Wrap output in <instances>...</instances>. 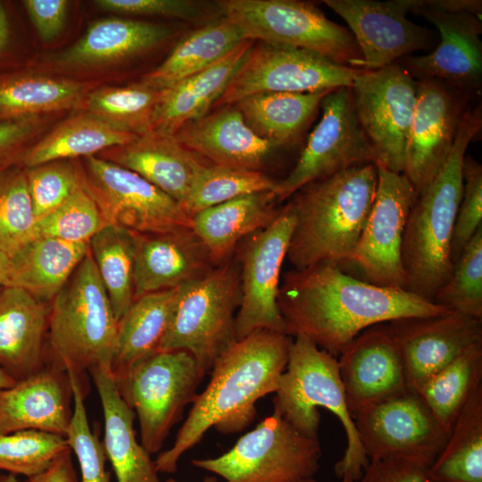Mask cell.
Instances as JSON below:
<instances>
[{
	"label": "cell",
	"mask_w": 482,
	"mask_h": 482,
	"mask_svg": "<svg viewBox=\"0 0 482 482\" xmlns=\"http://www.w3.org/2000/svg\"><path fill=\"white\" fill-rule=\"evenodd\" d=\"M362 70L293 46L258 41L214 106L257 93H314L351 87Z\"/></svg>",
	"instance_id": "13"
},
{
	"label": "cell",
	"mask_w": 482,
	"mask_h": 482,
	"mask_svg": "<svg viewBox=\"0 0 482 482\" xmlns=\"http://www.w3.org/2000/svg\"><path fill=\"white\" fill-rule=\"evenodd\" d=\"M274 191L241 195L202 210L191 217V229L219 265L244 237L265 228L280 208Z\"/></svg>",
	"instance_id": "31"
},
{
	"label": "cell",
	"mask_w": 482,
	"mask_h": 482,
	"mask_svg": "<svg viewBox=\"0 0 482 482\" xmlns=\"http://www.w3.org/2000/svg\"><path fill=\"white\" fill-rule=\"evenodd\" d=\"M353 420L369 461L401 459L428 468L449 435L412 391L367 406Z\"/></svg>",
	"instance_id": "16"
},
{
	"label": "cell",
	"mask_w": 482,
	"mask_h": 482,
	"mask_svg": "<svg viewBox=\"0 0 482 482\" xmlns=\"http://www.w3.org/2000/svg\"><path fill=\"white\" fill-rule=\"evenodd\" d=\"M176 31L164 24L122 17L93 22L71 46L49 57L59 71H82L118 64L162 45Z\"/></svg>",
	"instance_id": "23"
},
{
	"label": "cell",
	"mask_w": 482,
	"mask_h": 482,
	"mask_svg": "<svg viewBox=\"0 0 482 482\" xmlns=\"http://www.w3.org/2000/svg\"><path fill=\"white\" fill-rule=\"evenodd\" d=\"M339 15L362 55V71L387 66L436 42L434 31L411 21L409 0H324Z\"/></svg>",
	"instance_id": "19"
},
{
	"label": "cell",
	"mask_w": 482,
	"mask_h": 482,
	"mask_svg": "<svg viewBox=\"0 0 482 482\" xmlns=\"http://www.w3.org/2000/svg\"><path fill=\"white\" fill-rule=\"evenodd\" d=\"M428 468L406 460L370 461L355 480L339 482H424Z\"/></svg>",
	"instance_id": "53"
},
{
	"label": "cell",
	"mask_w": 482,
	"mask_h": 482,
	"mask_svg": "<svg viewBox=\"0 0 482 482\" xmlns=\"http://www.w3.org/2000/svg\"><path fill=\"white\" fill-rule=\"evenodd\" d=\"M253 43L245 40L211 67L162 89L152 131L174 136L185 124L207 114L245 61Z\"/></svg>",
	"instance_id": "30"
},
{
	"label": "cell",
	"mask_w": 482,
	"mask_h": 482,
	"mask_svg": "<svg viewBox=\"0 0 482 482\" xmlns=\"http://www.w3.org/2000/svg\"><path fill=\"white\" fill-rule=\"evenodd\" d=\"M204 376L188 352L170 350L154 353L115 378L122 398L137 416L140 443L149 453L162 449Z\"/></svg>",
	"instance_id": "10"
},
{
	"label": "cell",
	"mask_w": 482,
	"mask_h": 482,
	"mask_svg": "<svg viewBox=\"0 0 482 482\" xmlns=\"http://www.w3.org/2000/svg\"><path fill=\"white\" fill-rule=\"evenodd\" d=\"M165 482H179L173 478H169ZM202 482H219L215 477L208 476L204 478Z\"/></svg>",
	"instance_id": "60"
},
{
	"label": "cell",
	"mask_w": 482,
	"mask_h": 482,
	"mask_svg": "<svg viewBox=\"0 0 482 482\" xmlns=\"http://www.w3.org/2000/svg\"><path fill=\"white\" fill-rule=\"evenodd\" d=\"M78 161L83 188L105 224L143 234L191 228L184 208L136 172L96 155Z\"/></svg>",
	"instance_id": "11"
},
{
	"label": "cell",
	"mask_w": 482,
	"mask_h": 482,
	"mask_svg": "<svg viewBox=\"0 0 482 482\" xmlns=\"http://www.w3.org/2000/svg\"><path fill=\"white\" fill-rule=\"evenodd\" d=\"M297 482H318V481L314 478H304V479L299 480Z\"/></svg>",
	"instance_id": "61"
},
{
	"label": "cell",
	"mask_w": 482,
	"mask_h": 482,
	"mask_svg": "<svg viewBox=\"0 0 482 482\" xmlns=\"http://www.w3.org/2000/svg\"><path fill=\"white\" fill-rule=\"evenodd\" d=\"M138 137L117 130L86 111L62 120L35 141L25 153L24 168L58 160H78L96 156Z\"/></svg>",
	"instance_id": "37"
},
{
	"label": "cell",
	"mask_w": 482,
	"mask_h": 482,
	"mask_svg": "<svg viewBox=\"0 0 482 482\" xmlns=\"http://www.w3.org/2000/svg\"><path fill=\"white\" fill-rule=\"evenodd\" d=\"M71 398L66 371L44 367L0 390V434L32 429L66 436Z\"/></svg>",
	"instance_id": "25"
},
{
	"label": "cell",
	"mask_w": 482,
	"mask_h": 482,
	"mask_svg": "<svg viewBox=\"0 0 482 482\" xmlns=\"http://www.w3.org/2000/svg\"><path fill=\"white\" fill-rule=\"evenodd\" d=\"M337 358L353 419L367 406L410 391L399 352L382 323L360 333Z\"/></svg>",
	"instance_id": "22"
},
{
	"label": "cell",
	"mask_w": 482,
	"mask_h": 482,
	"mask_svg": "<svg viewBox=\"0 0 482 482\" xmlns=\"http://www.w3.org/2000/svg\"><path fill=\"white\" fill-rule=\"evenodd\" d=\"M0 482H28V481L20 480L19 478H17L16 475L9 473L7 475L1 476Z\"/></svg>",
	"instance_id": "59"
},
{
	"label": "cell",
	"mask_w": 482,
	"mask_h": 482,
	"mask_svg": "<svg viewBox=\"0 0 482 482\" xmlns=\"http://www.w3.org/2000/svg\"><path fill=\"white\" fill-rule=\"evenodd\" d=\"M426 476L431 482H482V385L463 406Z\"/></svg>",
	"instance_id": "38"
},
{
	"label": "cell",
	"mask_w": 482,
	"mask_h": 482,
	"mask_svg": "<svg viewBox=\"0 0 482 482\" xmlns=\"http://www.w3.org/2000/svg\"><path fill=\"white\" fill-rule=\"evenodd\" d=\"M88 249L119 321L134 301L136 232L105 224L89 240Z\"/></svg>",
	"instance_id": "40"
},
{
	"label": "cell",
	"mask_w": 482,
	"mask_h": 482,
	"mask_svg": "<svg viewBox=\"0 0 482 482\" xmlns=\"http://www.w3.org/2000/svg\"><path fill=\"white\" fill-rule=\"evenodd\" d=\"M96 156L136 172L182 207L195 179L207 164L174 136L153 131Z\"/></svg>",
	"instance_id": "27"
},
{
	"label": "cell",
	"mask_w": 482,
	"mask_h": 482,
	"mask_svg": "<svg viewBox=\"0 0 482 482\" xmlns=\"http://www.w3.org/2000/svg\"><path fill=\"white\" fill-rule=\"evenodd\" d=\"M320 458L319 438L303 435L274 409L228 452L192 464L224 482H297L314 478Z\"/></svg>",
	"instance_id": "9"
},
{
	"label": "cell",
	"mask_w": 482,
	"mask_h": 482,
	"mask_svg": "<svg viewBox=\"0 0 482 482\" xmlns=\"http://www.w3.org/2000/svg\"><path fill=\"white\" fill-rule=\"evenodd\" d=\"M28 482H79L71 459V449L67 450L40 473L30 477Z\"/></svg>",
	"instance_id": "54"
},
{
	"label": "cell",
	"mask_w": 482,
	"mask_h": 482,
	"mask_svg": "<svg viewBox=\"0 0 482 482\" xmlns=\"http://www.w3.org/2000/svg\"><path fill=\"white\" fill-rule=\"evenodd\" d=\"M331 91L257 93L233 104L257 136L279 148L298 138Z\"/></svg>",
	"instance_id": "36"
},
{
	"label": "cell",
	"mask_w": 482,
	"mask_h": 482,
	"mask_svg": "<svg viewBox=\"0 0 482 482\" xmlns=\"http://www.w3.org/2000/svg\"><path fill=\"white\" fill-rule=\"evenodd\" d=\"M295 223V211L288 202L272 222L250 235L242 248L240 302L235 320L237 340L259 329L286 334L278 295L280 270Z\"/></svg>",
	"instance_id": "14"
},
{
	"label": "cell",
	"mask_w": 482,
	"mask_h": 482,
	"mask_svg": "<svg viewBox=\"0 0 482 482\" xmlns=\"http://www.w3.org/2000/svg\"><path fill=\"white\" fill-rule=\"evenodd\" d=\"M174 137L184 147L213 164L247 170H261L278 149L249 128L234 104L218 107L185 124Z\"/></svg>",
	"instance_id": "26"
},
{
	"label": "cell",
	"mask_w": 482,
	"mask_h": 482,
	"mask_svg": "<svg viewBox=\"0 0 482 482\" xmlns=\"http://www.w3.org/2000/svg\"><path fill=\"white\" fill-rule=\"evenodd\" d=\"M292 339L285 333L259 329L233 343L211 370L206 388L197 394L172 446L154 460L160 473L178 470L181 456L215 428L226 435L248 427L256 402L278 387Z\"/></svg>",
	"instance_id": "2"
},
{
	"label": "cell",
	"mask_w": 482,
	"mask_h": 482,
	"mask_svg": "<svg viewBox=\"0 0 482 482\" xmlns=\"http://www.w3.org/2000/svg\"><path fill=\"white\" fill-rule=\"evenodd\" d=\"M382 324L399 352L407 387L412 392L466 348L482 341V320L453 311Z\"/></svg>",
	"instance_id": "20"
},
{
	"label": "cell",
	"mask_w": 482,
	"mask_h": 482,
	"mask_svg": "<svg viewBox=\"0 0 482 482\" xmlns=\"http://www.w3.org/2000/svg\"><path fill=\"white\" fill-rule=\"evenodd\" d=\"M176 288L144 295L119 320L110 370L120 378L139 362L159 352L167 330Z\"/></svg>",
	"instance_id": "34"
},
{
	"label": "cell",
	"mask_w": 482,
	"mask_h": 482,
	"mask_svg": "<svg viewBox=\"0 0 482 482\" xmlns=\"http://www.w3.org/2000/svg\"><path fill=\"white\" fill-rule=\"evenodd\" d=\"M22 3L43 42L49 43L59 37L67 20V0H25Z\"/></svg>",
	"instance_id": "52"
},
{
	"label": "cell",
	"mask_w": 482,
	"mask_h": 482,
	"mask_svg": "<svg viewBox=\"0 0 482 482\" xmlns=\"http://www.w3.org/2000/svg\"><path fill=\"white\" fill-rule=\"evenodd\" d=\"M463 187L451 242V257L456 262L466 245L482 226V166L465 156L462 167Z\"/></svg>",
	"instance_id": "49"
},
{
	"label": "cell",
	"mask_w": 482,
	"mask_h": 482,
	"mask_svg": "<svg viewBox=\"0 0 482 482\" xmlns=\"http://www.w3.org/2000/svg\"><path fill=\"white\" fill-rule=\"evenodd\" d=\"M24 169L37 220L54 211L83 187L78 160H58Z\"/></svg>",
	"instance_id": "48"
},
{
	"label": "cell",
	"mask_w": 482,
	"mask_h": 482,
	"mask_svg": "<svg viewBox=\"0 0 482 482\" xmlns=\"http://www.w3.org/2000/svg\"><path fill=\"white\" fill-rule=\"evenodd\" d=\"M221 18L245 39L311 51L341 65L362 70V55L348 29L313 4L298 0H220Z\"/></svg>",
	"instance_id": "8"
},
{
	"label": "cell",
	"mask_w": 482,
	"mask_h": 482,
	"mask_svg": "<svg viewBox=\"0 0 482 482\" xmlns=\"http://www.w3.org/2000/svg\"><path fill=\"white\" fill-rule=\"evenodd\" d=\"M74 403L66 433L68 444L74 452L80 471V482H110L105 468L106 455L98 434L92 431L85 403L81 376L71 369L65 370Z\"/></svg>",
	"instance_id": "46"
},
{
	"label": "cell",
	"mask_w": 482,
	"mask_h": 482,
	"mask_svg": "<svg viewBox=\"0 0 482 482\" xmlns=\"http://www.w3.org/2000/svg\"><path fill=\"white\" fill-rule=\"evenodd\" d=\"M239 302L240 273L234 262L216 265L179 286L159 351L188 352L205 375L237 341L235 320Z\"/></svg>",
	"instance_id": "7"
},
{
	"label": "cell",
	"mask_w": 482,
	"mask_h": 482,
	"mask_svg": "<svg viewBox=\"0 0 482 482\" xmlns=\"http://www.w3.org/2000/svg\"><path fill=\"white\" fill-rule=\"evenodd\" d=\"M424 482H431V481H430V480H428V478H426V479H425V481H424Z\"/></svg>",
	"instance_id": "62"
},
{
	"label": "cell",
	"mask_w": 482,
	"mask_h": 482,
	"mask_svg": "<svg viewBox=\"0 0 482 482\" xmlns=\"http://www.w3.org/2000/svg\"><path fill=\"white\" fill-rule=\"evenodd\" d=\"M482 385V341L466 348L414 392L448 434L474 391Z\"/></svg>",
	"instance_id": "39"
},
{
	"label": "cell",
	"mask_w": 482,
	"mask_h": 482,
	"mask_svg": "<svg viewBox=\"0 0 482 482\" xmlns=\"http://www.w3.org/2000/svg\"><path fill=\"white\" fill-rule=\"evenodd\" d=\"M481 127V105H470L445 162L417 195L407 218L402 245L405 290L431 302L453 271L451 242L462 195L463 162Z\"/></svg>",
	"instance_id": "4"
},
{
	"label": "cell",
	"mask_w": 482,
	"mask_h": 482,
	"mask_svg": "<svg viewBox=\"0 0 482 482\" xmlns=\"http://www.w3.org/2000/svg\"><path fill=\"white\" fill-rule=\"evenodd\" d=\"M88 250L87 243L34 238L11 257L4 287H20L44 303L52 302Z\"/></svg>",
	"instance_id": "32"
},
{
	"label": "cell",
	"mask_w": 482,
	"mask_h": 482,
	"mask_svg": "<svg viewBox=\"0 0 482 482\" xmlns=\"http://www.w3.org/2000/svg\"><path fill=\"white\" fill-rule=\"evenodd\" d=\"M104 415L103 446L117 482H162L154 460L137 439L135 413L122 398L109 367L90 370Z\"/></svg>",
	"instance_id": "29"
},
{
	"label": "cell",
	"mask_w": 482,
	"mask_h": 482,
	"mask_svg": "<svg viewBox=\"0 0 482 482\" xmlns=\"http://www.w3.org/2000/svg\"><path fill=\"white\" fill-rule=\"evenodd\" d=\"M278 305L287 336H304L336 358L372 326L450 312L404 289L361 280L331 262L287 272Z\"/></svg>",
	"instance_id": "1"
},
{
	"label": "cell",
	"mask_w": 482,
	"mask_h": 482,
	"mask_svg": "<svg viewBox=\"0 0 482 482\" xmlns=\"http://www.w3.org/2000/svg\"><path fill=\"white\" fill-rule=\"evenodd\" d=\"M105 225L93 197L82 187L47 215L37 220L35 237L87 243Z\"/></svg>",
	"instance_id": "47"
},
{
	"label": "cell",
	"mask_w": 482,
	"mask_h": 482,
	"mask_svg": "<svg viewBox=\"0 0 482 482\" xmlns=\"http://www.w3.org/2000/svg\"><path fill=\"white\" fill-rule=\"evenodd\" d=\"M375 164L378 183L374 203L350 263L359 268L370 284L405 290L402 245L417 194L403 173Z\"/></svg>",
	"instance_id": "17"
},
{
	"label": "cell",
	"mask_w": 482,
	"mask_h": 482,
	"mask_svg": "<svg viewBox=\"0 0 482 482\" xmlns=\"http://www.w3.org/2000/svg\"><path fill=\"white\" fill-rule=\"evenodd\" d=\"M36 221L25 169L16 165L0 175V248L12 257L34 239Z\"/></svg>",
	"instance_id": "43"
},
{
	"label": "cell",
	"mask_w": 482,
	"mask_h": 482,
	"mask_svg": "<svg viewBox=\"0 0 482 482\" xmlns=\"http://www.w3.org/2000/svg\"><path fill=\"white\" fill-rule=\"evenodd\" d=\"M410 12L430 21L437 29L440 41L429 54L404 56L396 62L416 80L437 79L457 88L478 91L482 78L481 18L421 7H412Z\"/></svg>",
	"instance_id": "21"
},
{
	"label": "cell",
	"mask_w": 482,
	"mask_h": 482,
	"mask_svg": "<svg viewBox=\"0 0 482 482\" xmlns=\"http://www.w3.org/2000/svg\"><path fill=\"white\" fill-rule=\"evenodd\" d=\"M291 341L287 367L273 400L274 409L303 435L318 437V407L331 411L345 429L347 445L334 471L340 480L358 479L369 463L340 378L337 358L320 349L308 337Z\"/></svg>",
	"instance_id": "5"
},
{
	"label": "cell",
	"mask_w": 482,
	"mask_h": 482,
	"mask_svg": "<svg viewBox=\"0 0 482 482\" xmlns=\"http://www.w3.org/2000/svg\"><path fill=\"white\" fill-rule=\"evenodd\" d=\"M71 449L66 436L39 430L0 434V470L27 478Z\"/></svg>",
	"instance_id": "45"
},
{
	"label": "cell",
	"mask_w": 482,
	"mask_h": 482,
	"mask_svg": "<svg viewBox=\"0 0 482 482\" xmlns=\"http://www.w3.org/2000/svg\"><path fill=\"white\" fill-rule=\"evenodd\" d=\"M321 118L309 136L296 164L278 181L274 193L283 201L309 183L353 165L376 163L375 153L357 120L351 87H339L321 100Z\"/></svg>",
	"instance_id": "15"
},
{
	"label": "cell",
	"mask_w": 482,
	"mask_h": 482,
	"mask_svg": "<svg viewBox=\"0 0 482 482\" xmlns=\"http://www.w3.org/2000/svg\"><path fill=\"white\" fill-rule=\"evenodd\" d=\"M9 38V21L4 5L0 3V51L6 46Z\"/></svg>",
	"instance_id": "56"
},
{
	"label": "cell",
	"mask_w": 482,
	"mask_h": 482,
	"mask_svg": "<svg viewBox=\"0 0 482 482\" xmlns=\"http://www.w3.org/2000/svg\"><path fill=\"white\" fill-rule=\"evenodd\" d=\"M410 9L421 7L445 12H467L479 18L482 15L481 0H409Z\"/></svg>",
	"instance_id": "55"
},
{
	"label": "cell",
	"mask_w": 482,
	"mask_h": 482,
	"mask_svg": "<svg viewBox=\"0 0 482 482\" xmlns=\"http://www.w3.org/2000/svg\"><path fill=\"white\" fill-rule=\"evenodd\" d=\"M96 6L106 12L129 16H160L192 22L215 21L213 13L220 15L218 7L193 0H96Z\"/></svg>",
	"instance_id": "50"
},
{
	"label": "cell",
	"mask_w": 482,
	"mask_h": 482,
	"mask_svg": "<svg viewBox=\"0 0 482 482\" xmlns=\"http://www.w3.org/2000/svg\"><path fill=\"white\" fill-rule=\"evenodd\" d=\"M51 303L47 333L54 366L79 375L110 368L118 320L89 250Z\"/></svg>",
	"instance_id": "6"
},
{
	"label": "cell",
	"mask_w": 482,
	"mask_h": 482,
	"mask_svg": "<svg viewBox=\"0 0 482 482\" xmlns=\"http://www.w3.org/2000/svg\"><path fill=\"white\" fill-rule=\"evenodd\" d=\"M207 249L191 228L136 232L134 300L179 287L214 268Z\"/></svg>",
	"instance_id": "24"
},
{
	"label": "cell",
	"mask_w": 482,
	"mask_h": 482,
	"mask_svg": "<svg viewBox=\"0 0 482 482\" xmlns=\"http://www.w3.org/2000/svg\"><path fill=\"white\" fill-rule=\"evenodd\" d=\"M15 382V379L0 368V390L12 386Z\"/></svg>",
	"instance_id": "58"
},
{
	"label": "cell",
	"mask_w": 482,
	"mask_h": 482,
	"mask_svg": "<svg viewBox=\"0 0 482 482\" xmlns=\"http://www.w3.org/2000/svg\"><path fill=\"white\" fill-rule=\"evenodd\" d=\"M11 267V257L0 248V285L5 286Z\"/></svg>",
	"instance_id": "57"
},
{
	"label": "cell",
	"mask_w": 482,
	"mask_h": 482,
	"mask_svg": "<svg viewBox=\"0 0 482 482\" xmlns=\"http://www.w3.org/2000/svg\"><path fill=\"white\" fill-rule=\"evenodd\" d=\"M417 89L418 81L396 62L360 71L351 87L354 112L376 163L393 172L403 171Z\"/></svg>",
	"instance_id": "12"
},
{
	"label": "cell",
	"mask_w": 482,
	"mask_h": 482,
	"mask_svg": "<svg viewBox=\"0 0 482 482\" xmlns=\"http://www.w3.org/2000/svg\"><path fill=\"white\" fill-rule=\"evenodd\" d=\"M88 83L67 77L25 73L0 81V121L68 110H84Z\"/></svg>",
	"instance_id": "35"
},
{
	"label": "cell",
	"mask_w": 482,
	"mask_h": 482,
	"mask_svg": "<svg viewBox=\"0 0 482 482\" xmlns=\"http://www.w3.org/2000/svg\"><path fill=\"white\" fill-rule=\"evenodd\" d=\"M0 478H1V475H0Z\"/></svg>",
	"instance_id": "63"
},
{
	"label": "cell",
	"mask_w": 482,
	"mask_h": 482,
	"mask_svg": "<svg viewBox=\"0 0 482 482\" xmlns=\"http://www.w3.org/2000/svg\"><path fill=\"white\" fill-rule=\"evenodd\" d=\"M48 115L0 121V175L21 162L48 124Z\"/></svg>",
	"instance_id": "51"
},
{
	"label": "cell",
	"mask_w": 482,
	"mask_h": 482,
	"mask_svg": "<svg viewBox=\"0 0 482 482\" xmlns=\"http://www.w3.org/2000/svg\"><path fill=\"white\" fill-rule=\"evenodd\" d=\"M433 302L482 320V226L453 263L450 278L438 289Z\"/></svg>",
	"instance_id": "44"
},
{
	"label": "cell",
	"mask_w": 482,
	"mask_h": 482,
	"mask_svg": "<svg viewBox=\"0 0 482 482\" xmlns=\"http://www.w3.org/2000/svg\"><path fill=\"white\" fill-rule=\"evenodd\" d=\"M277 183L262 170L206 164L190 188L183 208L191 218L202 210L241 195L274 191Z\"/></svg>",
	"instance_id": "42"
},
{
	"label": "cell",
	"mask_w": 482,
	"mask_h": 482,
	"mask_svg": "<svg viewBox=\"0 0 482 482\" xmlns=\"http://www.w3.org/2000/svg\"><path fill=\"white\" fill-rule=\"evenodd\" d=\"M377 183L376 164L362 163L309 183L290 196L295 223L287 257L294 270L352 262Z\"/></svg>",
	"instance_id": "3"
},
{
	"label": "cell",
	"mask_w": 482,
	"mask_h": 482,
	"mask_svg": "<svg viewBox=\"0 0 482 482\" xmlns=\"http://www.w3.org/2000/svg\"><path fill=\"white\" fill-rule=\"evenodd\" d=\"M49 308L20 287L0 290V368L16 381L44 368Z\"/></svg>",
	"instance_id": "28"
},
{
	"label": "cell",
	"mask_w": 482,
	"mask_h": 482,
	"mask_svg": "<svg viewBox=\"0 0 482 482\" xmlns=\"http://www.w3.org/2000/svg\"><path fill=\"white\" fill-rule=\"evenodd\" d=\"M417 81L403 174L419 195L445 162L475 92L437 79Z\"/></svg>",
	"instance_id": "18"
},
{
	"label": "cell",
	"mask_w": 482,
	"mask_h": 482,
	"mask_svg": "<svg viewBox=\"0 0 482 482\" xmlns=\"http://www.w3.org/2000/svg\"><path fill=\"white\" fill-rule=\"evenodd\" d=\"M245 39L241 30L223 18L187 33L166 59L143 76L140 82L166 89L219 62Z\"/></svg>",
	"instance_id": "33"
},
{
	"label": "cell",
	"mask_w": 482,
	"mask_h": 482,
	"mask_svg": "<svg viewBox=\"0 0 482 482\" xmlns=\"http://www.w3.org/2000/svg\"><path fill=\"white\" fill-rule=\"evenodd\" d=\"M163 90L142 82L92 89L83 111L113 129L141 137L152 131L154 111Z\"/></svg>",
	"instance_id": "41"
}]
</instances>
